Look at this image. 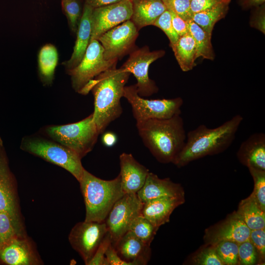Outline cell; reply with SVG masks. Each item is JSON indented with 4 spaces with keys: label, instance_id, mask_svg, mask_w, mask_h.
<instances>
[{
    "label": "cell",
    "instance_id": "obj_3",
    "mask_svg": "<svg viewBox=\"0 0 265 265\" xmlns=\"http://www.w3.org/2000/svg\"><path fill=\"white\" fill-rule=\"evenodd\" d=\"M136 126L144 145L159 162L172 163L185 145L186 133L181 114L137 121Z\"/></svg>",
    "mask_w": 265,
    "mask_h": 265
},
{
    "label": "cell",
    "instance_id": "obj_9",
    "mask_svg": "<svg viewBox=\"0 0 265 265\" xmlns=\"http://www.w3.org/2000/svg\"><path fill=\"white\" fill-rule=\"evenodd\" d=\"M142 206L136 193H125L114 204L105 221L113 246L129 230L133 220L140 215Z\"/></svg>",
    "mask_w": 265,
    "mask_h": 265
},
{
    "label": "cell",
    "instance_id": "obj_48",
    "mask_svg": "<svg viewBox=\"0 0 265 265\" xmlns=\"http://www.w3.org/2000/svg\"></svg>",
    "mask_w": 265,
    "mask_h": 265
},
{
    "label": "cell",
    "instance_id": "obj_28",
    "mask_svg": "<svg viewBox=\"0 0 265 265\" xmlns=\"http://www.w3.org/2000/svg\"><path fill=\"white\" fill-rule=\"evenodd\" d=\"M228 3L192 14L191 20L205 31L212 35L215 23L225 17L229 8Z\"/></svg>",
    "mask_w": 265,
    "mask_h": 265
},
{
    "label": "cell",
    "instance_id": "obj_6",
    "mask_svg": "<svg viewBox=\"0 0 265 265\" xmlns=\"http://www.w3.org/2000/svg\"><path fill=\"white\" fill-rule=\"evenodd\" d=\"M42 133L74 151L81 159L92 150L100 134L92 113L76 123L47 126Z\"/></svg>",
    "mask_w": 265,
    "mask_h": 265
},
{
    "label": "cell",
    "instance_id": "obj_18",
    "mask_svg": "<svg viewBox=\"0 0 265 265\" xmlns=\"http://www.w3.org/2000/svg\"><path fill=\"white\" fill-rule=\"evenodd\" d=\"M237 156L247 167L265 170V134L261 132L250 135L241 143Z\"/></svg>",
    "mask_w": 265,
    "mask_h": 265
},
{
    "label": "cell",
    "instance_id": "obj_35",
    "mask_svg": "<svg viewBox=\"0 0 265 265\" xmlns=\"http://www.w3.org/2000/svg\"><path fill=\"white\" fill-rule=\"evenodd\" d=\"M160 28L168 38L170 46L178 40L179 36L174 30L170 12L167 9L157 19L154 25Z\"/></svg>",
    "mask_w": 265,
    "mask_h": 265
},
{
    "label": "cell",
    "instance_id": "obj_12",
    "mask_svg": "<svg viewBox=\"0 0 265 265\" xmlns=\"http://www.w3.org/2000/svg\"><path fill=\"white\" fill-rule=\"evenodd\" d=\"M138 30L131 20L112 28L103 34L97 40L104 49L106 60H116L133 48Z\"/></svg>",
    "mask_w": 265,
    "mask_h": 265
},
{
    "label": "cell",
    "instance_id": "obj_29",
    "mask_svg": "<svg viewBox=\"0 0 265 265\" xmlns=\"http://www.w3.org/2000/svg\"><path fill=\"white\" fill-rule=\"evenodd\" d=\"M19 219L0 211V247L16 237L22 236Z\"/></svg>",
    "mask_w": 265,
    "mask_h": 265
},
{
    "label": "cell",
    "instance_id": "obj_17",
    "mask_svg": "<svg viewBox=\"0 0 265 265\" xmlns=\"http://www.w3.org/2000/svg\"><path fill=\"white\" fill-rule=\"evenodd\" d=\"M117 254L130 265H145L151 255L150 245L145 244L128 230L114 246Z\"/></svg>",
    "mask_w": 265,
    "mask_h": 265
},
{
    "label": "cell",
    "instance_id": "obj_40",
    "mask_svg": "<svg viewBox=\"0 0 265 265\" xmlns=\"http://www.w3.org/2000/svg\"><path fill=\"white\" fill-rule=\"evenodd\" d=\"M230 1L231 0H190V10L193 14L221 4L229 3Z\"/></svg>",
    "mask_w": 265,
    "mask_h": 265
},
{
    "label": "cell",
    "instance_id": "obj_7",
    "mask_svg": "<svg viewBox=\"0 0 265 265\" xmlns=\"http://www.w3.org/2000/svg\"><path fill=\"white\" fill-rule=\"evenodd\" d=\"M125 97L131 105L136 121L151 119H167L181 114L183 100L180 97L173 99L149 100L139 95L135 85L125 86Z\"/></svg>",
    "mask_w": 265,
    "mask_h": 265
},
{
    "label": "cell",
    "instance_id": "obj_22",
    "mask_svg": "<svg viewBox=\"0 0 265 265\" xmlns=\"http://www.w3.org/2000/svg\"><path fill=\"white\" fill-rule=\"evenodd\" d=\"M0 211L6 212L19 219L12 176L4 149L0 153Z\"/></svg>",
    "mask_w": 265,
    "mask_h": 265
},
{
    "label": "cell",
    "instance_id": "obj_24",
    "mask_svg": "<svg viewBox=\"0 0 265 265\" xmlns=\"http://www.w3.org/2000/svg\"><path fill=\"white\" fill-rule=\"evenodd\" d=\"M171 47L182 70L187 72L192 70L196 65L195 60L198 57L196 45L192 37L189 33L180 36Z\"/></svg>",
    "mask_w": 265,
    "mask_h": 265
},
{
    "label": "cell",
    "instance_id": "obj_31",
    "mask_svg": "<svg viewBox=\"0 0 265 265\" xmlns=\"http://www.w3.org/2000/svg\"><path fill=\"white\" fill-rule=\"evenodd\" d=\"M61 7L71 30L76 34L83 12L81 0H61Z\"/></svg>",
    "mask_w": 265,
    "mask_h": 265
},
{
    "label": "cell",
    "instance_id": "obj_2",
    "mask_svg": "<svg viewBox=\"0 0 265 265\" xmlns=\"http://www.w3.org/2000/svg\"><path fill=\"white\" fill-rule=\"evenodd\" d=\"M243 120L241 115L237 114L216 128L201 124L190 131L172 163L181 168L199 159L223 152L233 143Z\"/></svg>",
    "mask_w": 265,
    "mask_h": 265
},
{
    "label": "cell",
    "instance_id": "obj_45",
    "mask_svg": "<svg viewBox=\"0 0 265 265\" xmlns=\"http://www.w3.org/2000/svg\"><path fill=\"white\" fill-rule=\"evenodd\" d=\"M117 141L116 136L111 132L104 133L102 137V141L104 144L107 147L114 145Z\"/></svg>",
    "mask_w": 265,
    "mask_h": 265
},
{
    "label": "cell",
    "instance_id": "obj_5",
    "mask_svg": "<svg viewBox=\"0 0 265 265\" xmlns=\"http://www.w3.org/2000/svg\"><path fill=\"white\" fill-rule=\"evenodd\" d=\"M20 148L63 168L80 181L84 170L81 158L66 146L47 137L29 135L22 138Z\"/></svg>",
    "mask_w": 265,
    "mask_h": 265
},
{
    "label": "cell",
    "instance_id": "obj_33",
    "mask_svg": "<svg viewBox=\"0 0 265 265\" xmlns=\"http://www.w3.org/2000/svg\"><path fill=\"white\" fill-rule=\"evenodd\" d=\"M238 244L230 241H222L215 244L216 253L224 265H235L238 263Z\"/></svg>",
    "mask_w": 265,
    "mask_h": 265
},
{
    "label": "cell",
    "instance_id": "obj_39",
    "mask_svg": "<svg viewBox=\"0 0 265 265\" xmlns=\"http://www.w3.org/2000/svg\"><path fill=\"white\" fill-rule=\"evenodd\" d=\"M111 243L110 235L108 231L87 265H109L106 252Z\"/></svg>",
    "mask_w": 265,
    "mask_h": 265
},
{
    "label": "cell",
    "instance_id": "obj_34",
    "mask_svg": "<svg viewBox=\"0 0 265 265\" xmlns=\"http://www.w3.org/2000/svg\"><path fill=\"white\" fill-rule=\"evenodd\" d=\"M192 264L197 265H223L218 257L215 245L206 244L191 259Z\"/></svg>",
    "mask_w": 265,
    "mask_h": 265
},
{
    "label": "cell",
    "instance_id": "obj_16",
    "mask_svg": "<svg viewBox=\"0 0 265 265\" xmlns=\"http://www.w3.org/2000/svg\"><path fill=\"white\" fill-rule=\"evenodd\" d=\"M136 194L143 203L163 197L185 198V192L180 184L173 182L169 178L160 179L150 172L143 186Z\"/></svg>",
    "mask_w": 265,
    "mask_h": 265
},
{
    "label": "cell",
    "instance_id": "obj_13",
    "mask_svg": "<svg viewBox=\"0 0 265 265\" xmlns=\"http://www.w3.org/2000/svg\"><path fill=\"white\" fill-rule=\"evenodd\" d=\"M132 12L131 0H121L114 3L93 8L90 42L98 40L105 32L130 20Z\"/></svg>",
    "mask_w": 265,
    "mask_h": 265
},
{
    "label": "cell",
    "instance_id": "obj_25",
    "mask_svg": "<svg viewBox=\"0 0 265 265\" xmlns=\"http://www.w3.org/2000/svg\"><path fill=\"white\" fill-rule=\"evenodd\" d=\"M58 59L57 51L53 45L47 44L40 49L38 55V73L44 85L52 83Z\"/></svg>",
    "mask_w": 265,
    "mask_h": 265
},
{
    "label": "cell",
    "instance_id": "obj_23",
    "mask_svg": "<svg viewBox=\"0 0 265 265\" xmlns=\"http://www.w3.org/2000/svg\"><path fill=\"white\" fill-rule=\"evenodd\" d=\"M131 20L137 30L154 24L166 8L161 0H132Z\"/></svg>",
    "mask_w": 265,
    "mask_h": 265
},
{
    "label": "cell",
    "instance_id": "obj_37",
    "mask_svg": "<svg viewBox=\"0 0 265 265\" xmlns=\"http://www.w3.org/2000/svg\"><path fill=\"white\" fill-rule=\"evenodd\" d=\"M258 261V254L253 244L247 240L238 244V261L240 265H252Z\"/></svg>",
    "mask_w": 265,
    "mask_h": 265
},
{
    "label": "cell",
    "instance_id": "obj_30",
    "mask_svg": "<svg viewBox=\"0 0 265 265\" xmlns=\"http://www.w3.org/2000/svg\"><path fill=\"white\" fill-rule=\"evenodd\" d=\"M159 228L140 214L133 220L129 230L144 243L150 245Z\"/></svg>",
    "mask_w": 265,
    "mask_h": 265
},
{
    "label": "cell",
    "instance_id": "obj_19",
    "mask_svg": "<svg viewBox=\"0 0 265 265\" xmlns=\"http://www.w3.org/2000/svg\"><path fill=\"white\" fill-rule=\"evenodd\" d=\"M185 202V198L163 197L143 203L140 214L159 228L169 221L170 215Z\"/></svg>",
    "mask_w": 265,
    "mask_h": 265
},
{
    "label": "cell",
    "instance_id": "obj_1",
    "mask_svg": "<svg viewBox=\"0 0 265 265\" xmlns=\"http://www.w3.org/2000/svg\"><path fill=\"white\" fill-rule=\"evenodd\" d=\"M130 75L121 67L112 68L96 76L80 93L86 95L90 91L92 92L94 99L92 114L99 134L122 114L120 100Z\"/></svg>",
    "mask_w": 265,
    "mask_h": 265
},
{
    "label": "cell",
    "instance_id": "obj_46",
    "mask_svg": "<svg viewBox=\"0 0 265 265\" xmlns=\"http://www.w3.org/2000/svg\"><path fill=\"white\" fill-rule=\"evenodd\" d=\"M241 5L244 8L259 6L264 4L265 0H240Z\"/></svg>",
    "mask_w": 265,
    "mask_h": 265
},
{
    "label": "cell",
    "instance_id": "obj_21",
    "mask_svg": "<svg viewBox=\"0 0 265 265\" xmlns=\"http://www.w3.org/2000/svg\"><path fill=\"white\" fill-rule=\"evenodd\" d=\"M0 259L9 265H31L38 264L29 243L16 237L0 247Z\"/></svg>",
    "mask_w": 265,
    "mask_h": 265
},
{
    "label": "cell",
    "instance_id": "obj_4",
    "mask_svg": "<svg viewBox=\"0 0 265 265\" xmlns=\"http://www.w3.org/2000/svg\"><path fill=\"white\" fill-rule=\"evenodd\" d=\"M79 182L84 199L86 221L104 222L115 202L125 194L119 174L112 180H105L84 169Z\"/></svg>",
    "mask_w": 265,
    "mask_h": 265
},
{
    "label": "cell",
    "instance_id": "obj_20",
    "mask_svg": "<svg viewBox=\"0 0 265 265\" xmlns=\"http://www.w3.org/2000/svg\"><path fill=\"white\" fill-rule=\"evenodd\" d=\"M92 10V7L84 3L82 16L76 32L77 39L73 53L69 60L62 63L66 71L75 68L80 64L90 43Z\"/></svg>",
    "mask_w": 265,
    "mask_h": 265
},
{
    "label": "cell",
    "instance_id": "obj_26",
    "mask_svg": "<svg viewBox=\"0 0 265 265\" xmlns=\"http://www.w3.org/2000/svg\"><path fill=\"white\" fill-rule=\"evenodd\" d=\"M250 230L265 228V211L250 194L240 202L237 211Z\"/></svg>",
    "mask_w": 265,
    "mask_h": 265
},
{
    "label": "cell",
    "instance_id": "obj_15",
    "mask_svg": "<svg viewBox=\"0 0 265 265\" xmlns=\"http://www.w3.org/2000/svg\"><path fill=\"white\" fill-rule=\"evenodd\" d=\"M120 176L125 193H137L143 186L149 170L139 163L131 154L123 153L119 156Z\"/></svg>",
    "mask_w": 265,
    "mask_h": 265
},
{
    "label": "cell",
    "instance_id": "obj_38",
    "mask_svg": "<svg viewBox=\"0 0 265 265\" xmlns=\"http://www.w3.org/2000/svg\"><path fill=\"white\" fill-rule=\"evenodd\" d=\"M249 240L257 252L259 263L263 264L265 257V228L250 230Z\"/></svg>",
    "mask_w": 265,
    "mask_h": 265
},
{
    "label": "cell",
    "instance_id": "obj_27",
    "mask_svg": "<svg viewBox=\"0 0 265 265\" xmlns=\"http://www.w3.org/2000/svg\"><path fill=\"white\" fill-rule=\"evenodd\" d=\"M188 33L194 39L198 57L213 60L214 54L211 42L212 34L208 33L191 19L186 21Z\"/></svg>",
    "mask_w": 265,
    "mask_h": 265
},
{
    "label": "cell",
    "instance_id": "obj_36",
    "mask_svg": "<svg viewBox=\"0 0 265 265\" xmlns=\"http://www.w3.org/2000/svg\"><path fill=\"white\" fill-rule=\"evenodd\" d=\"M166 9L171 11L186 21L191 19L190 0H161Z\"/></svg>",
    "mask_w": 265,
    "mask_h": 265
},
{
    "label": "cell",
    "instance_id": "obj_43",
    "mask_svg": "<svg viewBox=\"0 0 265 265\" xmlns=\"http://www.w3.org/2000/svg\"><path fill=\"white\" fill-rule=\"evenodd\" d=\"M106 257L109 265H130L128 262L120 258L111 243L106 252Z\"/></svg>",
    "mask_w": 265,
    "mask_h": 265
},
{
    "label": "cell",
    "instance_id": "obj_11",
    "mask_svg": "<svg viewBox=\"0 0 265 265\" xmlns=\"http://www.w3.org/2000/svg\"><path fill=\"white\" fill-rule=\"evenodd\" d=\"M107 232L105 221L84 220L77 223L72 228L68 239L72 248L87 265Z\"/></svg>",
    "mask_w": 265,
    "mask_h": 265
},
{
    "label": "cell",
    "instance_id": "obj_14",
    "mask_svg": "<svg viewBox=\"0 0 265 265\" xmlns=\"http://www.w3.org/2000/svg\"><path fill=\"white\" fill-rule=\"evenodd\" d=\"M250 229L237 212H233L222 222L206 231V244L215 245L222 241L240 244L249 240Z\"/></svg>",
    "mask_w": 265,
    "mask_h": 265
},
{
    "label": "cell",
    "instance_id": "obj_8",
    "mask_svg": "<svg viewBox=\"0 0 265 265\" xmlns=\"http://www.w3.org/2000/svg\"><path fill=\"white\" fill-rule=\"evenodd\" d=\"M117 61L106 60L103 48L97 40H91L83 58L75 68L67 71L73 89L80 94L87 84L101 73L116 67Z\"/></svg>",
    "mask_w": 265,
    "mask_h": 265
},
{
    "label": "cell",
    "instance_id": "obj_10",
    "mask_svg": "<svg viewBox=\"0 0 265 265\" xmlns=\"http://www.w3.org/2000/svg\"><path fill=\"white\" fill-rule=\"evenodd\" d=\"M165 54L163 50L150 51L147 46L133 50L121 67L132 74L137 80L135 84L139 96H150L158 91L155 82L148 75L150 65Z\"/></svg>",
    "mask_w": 265,
    "mask_h": 265
},
{
    "label": "cell",
    "instance_id": "obj_47",
    "mask_svg": "<svg viewBox=\"0 0 265 265\" xmlns=\"http://www.w3.org/2000/svg\"><path fill=\"white\" fill-rule=\"evenodd\" d=\"M3 149L4 148H3V141L1 138L0 136V153Z\"/></svg>",
    "mask_w": 265,
    "mask_h": 265
},
{
    "label": "cell",
    "instance_id": "obj_42",
    "mask_svg": "<svg viewBox=\"0 0 265 265\" xmlns=\"http://www.w3.org/2000/svg\"><path fill=\"white\" fill-rule=\"evenodd\" d=\"M171 14L173 28L179 37L188 33L186 21L174 12L169 11Z\"/></svg>",
    "mask_w": 265,
    "mask_h": 265
},
{
    "label": "cell",
    "instance_id": "obj_41",
    "mask_svg": "<svg viewBox=\"0 0 265 265\" xmlns=\"http://www.w3.org/2000/svg\"><path fill=\"white\" fill-rule=\"evenodd\" d=\"M265 4L257 6L256 11L254 13L252 20L251 22V25L260 30L263 33H265Z\"/></svg>",
    "mask_w": 265,
    "mask_h": 265
},
{
    "label": "cell",
    "instance_id": "obj_44",
    "mask_svg": "<svg viewBox=\"0 0 265 265\" xmlns=\"http://www.w3.org/2000/svg\"><path fill=\"white\" fill-rule=\"evenodd\" d=\"M121 0H84V3L93 8H98L117 2Z\"/></svg>",
    "mask_w": 265,
    "mask_h": 265
},
{
    "label": "cell",
    "instance_id": "obj_32",
    "mask_svg": "<svg viewBox=\"0 0 265 265\" xmlns=\"http://www.w3.org/2000/svg\"><path fill=\"white\" fill-rule=\"evenodd\" d=\"M248 168L254 183V190L251 194L260 208L265 211V170L253 167Z\"/></svg>",
    "mask_w": 265,
    "mask_h": 265
}]
</instances>
